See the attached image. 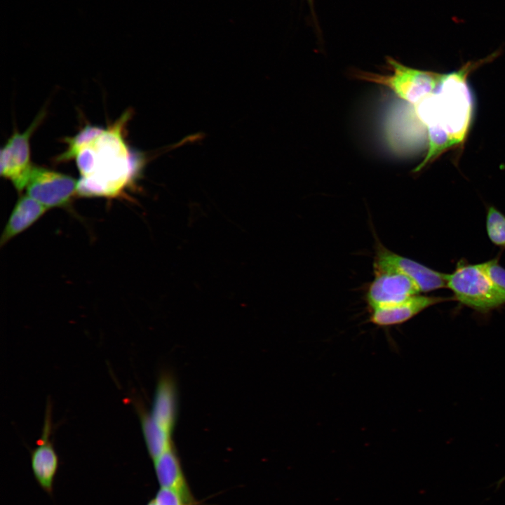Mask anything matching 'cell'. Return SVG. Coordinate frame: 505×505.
Instances as JSON below:
<instances>
[{
	"instance_id": "cell-13",
	"label": "cell",
	"mask_w": 505,
	"mask_h": 505,
	"mask_svg": "<svg viewBox=\"0 0 505 505\" xmlns=\"http://www.w3.org/2000/svg\"><path fill=\"white\" fill-rule=\"evenodd\" d=\"M47 210L27 194L20 196L5 225L0 239L1 245L6 243L31 227Z\"/></svg>"
},
{
	"instance_id": "cell-2",
	"label": "cell",
	"mask_w": 505,
	"mask_h": 505,
	"mask_svg": "<svg viewBox=\"0 0 505 505\" xmlns=\"http://www.w3.org/2000/svg\"><path fill=\"white\" fill-rule=\"evenodd\" d=\"M131 115L128 109L82 147L75 157L80 173L77 195L118 197L133 184L143 165L141 156L130 151L125 130Z\"/></svg>"
},
{
	"instance_id": "cell-8",
	"label": "cell",
	"mask_w": 505,
	"mask_h": 505,
	"mask_svg": "<svg viewBox=\"0 0 505 505\" xmlns=\"http://www.w3.org/2000/svg\"><path fill=\"white\" fill-rule=\"evenodd\" d=\"M177 390L173 376L163 372L158 379L149 412L140 410L144 422L172 435L177 417Z\"/></svg>"
},
{
	"instance_id": "cell-5",
	"label": "cell",
	"mask_w": 505,
	"mask_h": 505,
	"mask_svg": "<svg viewBox=\"0 0 505 505\" xmlns=\"http://www.w3.org/2000/svg\"><path fill=\"white\" fill-rule=\"evenodd\" d=\"M41 112L22 133L15 130L1 149L0 173L9 180L15 189H25L30 170V138L44 118Z\"/></svg>"
},
{
	"instance_id": "cell-16",
	"label": "cell",
	"mask_w": 505,
	"mask_h": 505,
	"mask_svg": "<svg viewBox=\"0 0 505 505\" xmlns=\"http://www.w3.org/2000/svg\"><path fill=\"white\" fill-rule=\"evenodd\" d=\"M499 256L481 263L482 267L492 283L505 292V268L499 263Z\"/></svg>"
},
{
	"instance_id": "cell-17",
	"label": "cell",
	"mask_w": 505,
	"mask_h": 505,
	"mask_svg": "<svg viewBox=\"0 0 505 505\" xmlns=\"http://www.w3.org/2000/svg\"><path fill=\"white\" fill-rule=\"evenodd\" d=\"M153 499L156 505H185L177 492L168 488L161 487Z\"/></svg>"
},
{
	"instance_id": "cell-21",
	"label": "cell",
	"mask_w": 505,
	"mask_h": 505,
	"mask_svg": "<svg viewBox=\"0 0 505 505\" xmlns=\"http://www.w3.org/2000/svg\"><path fill=\"white\" fill-rule=\"evenodd\" d=\"M189 505H196V504H189Z\"/></svg>"
},
{
	"instance_id": "cell-14",
	"label": "cell",
	"mask_w": 505,
	"mask_h": 505,
	"mask_svg": "<svg viewBox=\"0 0 505 505\" xmlns=\"http://www.w3.org/2000/svg\"><path fill=\"white\" fill-rule=\"evenodd\" d=\"M103 128L86 124L78 133L72 137H66L64 142L66 149L55 158L58 163H65L75 159L79 150L99 135Z\"/></svg>"
},
{
	"instance_id": "cell-4",
	"label": "cell",
	"mask_w": 505,
	"mask_h": 505,
	"mask_svg": "<svg viewBox=\"0 0 505 505\" xmlns=\"http://www.w3.org/2000/svg\"><path fill=\"white\" fill-rule=\"evenodd\" d=\"M390 73L365 71L354 72L358 80L383 86L401 100L416 105L435 92L445 74L406 66L393 58L386 57Z\"/></svg>"
},
{
	"instance_id": "cell-20",
	"label": "cell",
	"mask_w": 505,
	"mask_h": 505,
	"mask_svg": "<svg viewBox=\"0 0 505 505\" xmlns=\"http://www.w3.org/2000/svg\"><path fill=\"white\" fill-rule=\"evenodd\" d=\"M147 505H156L154 499L151 500Z\"/></svg>"
},
{
	"instance_id": "cell-18",
	"label": "cell",
	"mask_w": 505,
	"mask_h": 505,
	"mask_svg": "<svg viewBox=\"0 0 505 505\" xmlns=\"http://www.w3.org/2000/svg\"><path fill=\"white\" fill-rule=\"evenodd\" d=\"M307 1L308 4H309V6L310 12H311V15H312V18H313V19H314V22H315L316 28H318V22H317V19H316V15L315 10H314V0H307Z\"/></svg>"
},
{
	"instance_id": "cell-7",
	"label": "cell",
	"mask_w": 505,
	"mask_h": 505,
	"mask_svg": "<svg viewBox=\"0 0 505 505\" xmlns=\"http://www.w3.org/2000/svg\"><path fill=\"white\" fill-rule=\"evenodd\" d=\"M375 274L385 271L402 273L410 278L420 292L446 288L447 274L391 251L377 242L374 259Z\"/></svg>"
},
{
	"instance_id": "cell-9",
	"label": "cell",
	"mask_w": 505,
	"mask_h": 505,
	"mask_svg": "<svg viewBox=\"0 0 505 505\" xmlns=\"http://www.w3.org/2000/svg\"><path fill=\"white\" fill-rule=\"evenodd\" d=\"M419 292L408 276L396 271L381 272L375 274L366 292V301L372 310L400 303Z\"/></svg>"
},
{
	"instance_id": "cell-10",
	"label": "cell",
	"mask_w": 505,
	"mask_h": 505,
	"mask_svg": "<svg viewBox=\"0 0 505 505\" xmlns=\"http://www.w3.org/2000/svg\"><path fill=\"white\" fill-rule=\"evenodd\" d=\"M47 405L40 438L31 453V465L38 483L46 492L51 493L54 478L58 468V457L50 440L51 410Z\"/></svg>"
},
{
	"instance_id": "cell-6",
	"label": "cell",
	"mask_w": 505,
	"mask_h": 505,
	"mask_svg": "<svg viewBox=\"0 0 505 505\" xmlns=\"http://www.w3.org/2000/svg\"><path fill=\"white\" fill-rule=\"evenodd\" d=\"M77 187L78 181L70 175L33 165L25 189L49 209L66 206L77 195Z\"/></svg>"
},
{
	"instance_id": "cell-3",
	"label": "cell",
	"mask_w": 505,
	"mask_h": 505,
	"mask_svg": "<svg viewBox=\"0 0 505 505\" xmlns=\"http://www.w3.org/2000/svg\"><path fill=\"white\" fill-rule=\"evenodd\" d=\"M446 288L452 292L454 300L481 314L505 305V292L492 283L481 263L460 260L447 274Z\"/></svg>"
},
{
	"instance_id": "cell-1",
	"label": "cell",
	"mask_w": 505,
	"mask_h": 505,
	"mask_svg": "<svg viewBox=\"0 0 505 505\" xmlns=\"http://www.w3.org/2000/svg\"><path fill=\"white\" fill-rule=\"evenodd\" d=\"M468 62L461 69L445 74L433 93L415 105L420 122L427 130L428 149L417 173L448 149L461 145L466 138L473 114L472 95L467 83L471 72L494 58Z\"/></svg>"
},
{
	"instance_id": "cell-19",
	"label": "cell",
	"mask_w": 505,
	"mask_h": 505,
	"mask_svg": "<svg viewBox=\"0 0 505 505\" xmlns=\"http://www.w3.org/2000/svg\"><path fill=\"white\" fill-rule=\"evenodd\" d=\"M504 481H505V476H503L502 478H501L499 480H497L495 483L496 488H497L496 490H498L500 487V486L502 485V483H504Z\"/></svg>"
},
{
	"instance_id": "cell-15",
	"label": "cell",
	"mask_w": 505,
	"mask_h": 505,
	"mask_svg": "<svg viewBox=\"0 0 505 505\" xmlns=\"http://www.w3.org/2000/svg\"><path fill=\"white\" fill-rule=\"evenodd\" d=\"M485 227L490 241L505 249V215L494 206L487 208Z\"/></svg>"
},
{
	"instance_id": "cell-11",
	"label": "cell",
	"mask_w": 505,
	"mask_h": 505,
	"mask_svg": "<svg viewBox=\"0 0 505 505\" xmlns=\"http://www.w3.org/2000/svg\"><path fill=\"white\" fill-rule=\"evenodd\" d=\"M451 300L453 297L416 295L400 303L371 310L369 321L382 328L401 325L431 306Z\"/></svg>"
},
{
	"instance_id": "cell-12",
	"label": "cell",
	"mask_w": 505,
	"mask_h": 505,
	"mask_svg": "<svg viewBox=\"0 0 505 505\" xmlns=\"http://www.w3.org/2000/svg\"><path fill=\"white\" fill-rule=\"evenodd\" d=\"M155 473L161 487L177 492L185 505L196 504L186 480L174 445L153 460Z\"/></svg>"
}]
</instances>
